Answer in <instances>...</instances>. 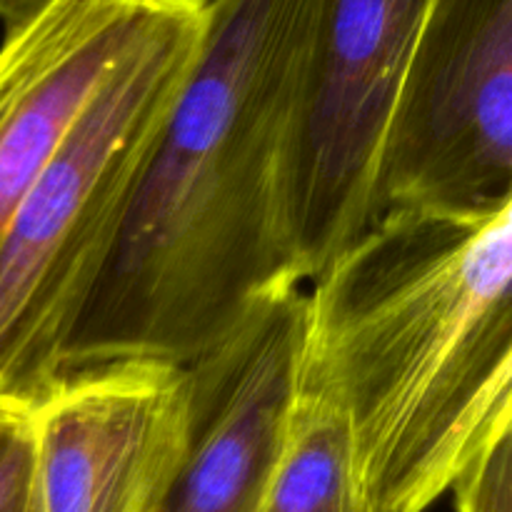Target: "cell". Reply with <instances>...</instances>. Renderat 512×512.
Instances as JSON below:
<instances>
[{
	"label": "cell",
	"instance_id": "8",
	"mask_svg": "<svg viewBox=\"0 0 512 512\" xmlns=\"http://www.w3.org/2000/svg\"><path fill=\"white\" fill-rule=\"evenodd\" d=\"M163 0H48L0 43V233Z\"/></svg>",
	"mask_w": 512,
	"mask_h": 512
},
{
	"label": "cell",
	"instance_id": "9",
	"mask_svg": "<svg viewBox=\"0 0 512 512\" xmlns=\"http://www.w3.org/2000/svg\"><path fill=\"white\" fill-rule=\"evenodd\" d=\"M258 512H368L343 405L308 335L283 455Z\"/></svg>",
	"mask_w": 512,
	"mask_h": 512
},
{
	"label": "cell",
	"instance_id": "6",
	"mask_svg": "<svg viewBox=\"0 0 512 512\" xmlns=\"http://www.w3.org/2000/svg\"><path fill=\"white\" fill-rule=\"evenodd\" d=\"M30 423L43 512H158L188 448V365L113 360L73 370Z\"/></svg>",
	"mask_w": 512,
	"mask_h": 512
},
{
	"label": "cell",
	"instance_id": "2",
	"mask_svg": "<svg viewBox=\"0 0 512 512\" xmlns=\"http://www.w3.org/2000/svg\"><path fill=\"white\" fill-rule=\"evenodd\" d=\"M308 345L368 512H425L512 428V200L380 213L313 278Z\"/></svg>",
	"mask_w": 512,
	"mask_h": 512
},
{
	"label": "cell",
	"instance_id": "10",
	"mask_svg": "<svg viewBox=\"0 0 512 512\" xmlns=\"http://www.w3.org/2000/svg\"><path fill=\"white\" fill-rule=\"evenodd\" d=\"M0 512H43L30 415L0 410Z\"/></svg>",
	"mask_w": 512,
	"mask_h": 512
},
{
	"label": "cell",
	"instance_id": "12",
	"mask_svg": "<svg viewBox=\"0 0 512 512\" xmlns=\"http://www.w3.org/2000/svg\"><path fill=\"white\" fill-rule=\"evenodd\" d=\"M45 3L48 0H0V25H3V33L18 28L30 15L38 13Z\"/></svg>",
	"mask_w": 512,
	"mask_h": 512
},
{
	"label": "cell",
	"instance_id": "11",
	"mask_svg": "<svg viewBox=\"0 0 512 512\" xmlns=\"http://www.w3.org/2000/svg\"><path fill=\"white\" fill-rule=\"evenodd\" d=\"M458 512H512V428L495 435L455 478Z\"/></svg>",
	"mask_w": 512,
	"mask_h": 512
},
{
	"label": "cell",
	"instance_id": "3",
	"mask_svg": "<svg viewBox=\"0 0 512 512\" xmlns=\"http://www.w3.org/2000/svg\"><path fill=\"white\" fill-rule=\"evenodd\" d=\"M208 0H163L0 233V410L63 380L75 328L125 233L205 33Z\"/></svg>",
	"mask_w": 512,
	"mask_h": 512
},
{
	"label": "cell",
	"instance_id": "5",
	"mask_svg": "<svg viewBox=\"0 0 512 512\" xmlns=\"http://www.w3.org/2000/svg\"><path fill=\"white\" fill-rule=\"evenodd\" d=\"M430 0H323L293 183V248L313 280L375 220L395 93Z\"/></svg>",
	"mask_w": 512,
	"mask_h": 512
},
{
	"label": "cell",
	"instance_id": "7",
	"mask_svg": "<svg viewBox=\"0 0 512 512\" xmlns=\"http://www.w3.org/2000/svg\"><path fill=\"white\" fill-rule=\"evenodd\" d=\"M305 335V293L293 285L188 365V448L158 512L260 510L283 455Z\"/></svg>",
	"mask_w": 512,
	"mask_h": 512
},
{
	"label": "cell",
	"instance_id": "1",
	"mask_svg": "<svg viewBox=\"0 0 512 512\" xmlns=\"http://www.w3.org/2000/svg\"><path fill=\"white\" fill-rule=\"evenodd\" d=\"M320 13L323 0H208L198 58L65 373L190 365L253 305L303 283L293 183Z\"/></svg>",
	"mask_w": 512,
	"mask_h": 512
},
{
	"label": "cell",
	"instance_id": "4",
	"mask_svg": "<svg viewBox=\"0 0 512 512\" xmlns=\"http://www.w3.org/2000/svg\"><path fill=\"white\" fill-rule=\"evenodd\" d=\"M512 200V0H430L385 128L375 218Z\"/></svg>",
	"mask_w": 512,
	"mask_h": 512
}]
</instances>
